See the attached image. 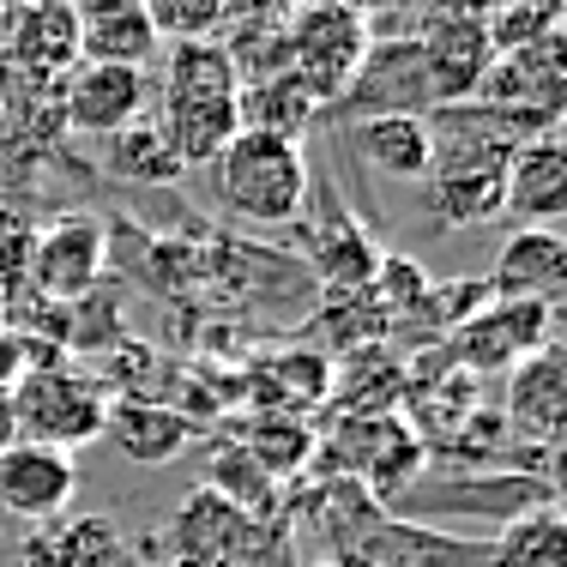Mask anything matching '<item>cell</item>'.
<instances>
[{
	"instance_id": "1",
	"label": "cell",
	"mask_w": 567,
	"mask_h": 567,
	"mask_svg": "<svg viewBox=\"0 0 567 567\" xmlns=\"http://www.w3.org/2000/svg\"><path fill=\"white\" fill-rule=\"evenodd\" d=\"M152 115L164 121L175 157L187 169L194 164H212L229 140H236L241 115V73L229 61L224 43H175L164 55V79L152 85Z\"/></svg>"
},
{
	"instance_id": "2",
	"label": "cell",
	"mask_w": 567,
	"mask_h": 567,
	"mask_svg": "<svg viewBox=\"0 0 567 567\" xmlns=\"http://www.w3.org/2000/svg\"><path fill=\"white\" fill-rule=\"evenodd\" d=\"M212 194L236 224L254 229H290L302 218V199H308V157L296 140H278V133L260 127H236V140L212 157Z\"/></svg>"
},
{
	"instance_id": "3",
	"label": "cell",
	"mask_w": 567,
	"mask_h": 567,
	"mask_svg": "<svg viewBox=\"0 0 567 567\" xmlns=\"http://www.w3.org/2000/svg\"><path fill=\"white\" fill-rule=\"evenodd\" d=\"M284 49H290V73L320 103H344L374 43L357 0H296L284 19Z\"/></svg>"
},
{
	"instance_id": "4",
	"label": "cell",
	"mask_w": 567,
	"mask_h": 567,
	"mask_svg": "<svg viewBox=\"0 0 567 567\" xmlns=\"http://www.w3.org/2000/svg\"><path fill=\"white\" fill-rule=\"evenodd\" d=\"M12 411H19L24 441L79 453V447H91V441H103L110 399H103V386L85 381L79 369H43V374H24V381L12 386Z\"/></svg>"
},
{
	"instance_id": "5",
	"label": "cell",
	"mask_w": 567,
	"mask_h": 567,
	"mask_svg": "<svg viewBox=\"0 0 567 567\" xmlns=\"http://www.w3.org/2000/svg\"><path fill=\"white\" fill-rule=\"evenodd\" d=\"M290 229H302L308 254H315L320 272H327V290H362V284L374 278L381 248H374V236L362 229L357 212L344 206V194H339V182H332V175L308 182L302 218H296Z\"/></svg>"
},
{
	"instance_id": "6",
	"label": "cell",
	"mask_w": 567,
	"mask_h": 567,
	"mask_svg": "<svg viewBox=\"0 0 567 567\" xmlns=\"http://www.w3.org/2000/svg\"><path fill=\"white\" fill-rule=\"evenodd\" d=\"M447 362L465 369L471 381L477 374H507L513 362H525L532 350H544L556 339V308L537 302H489L483 315H471L465 327L447 332Z\"/></svg>"
},
{
	"instance_id": "7",
	"label": "cell",
	"mask_w": 567,
	"mask_h": 567,
	"mask_svg": "<svg viewBox=\"0 0 567 567\" xmlns=\"http://www.w3.org/2000/svg\"><path fill=\"white\" fill-rule=\"evenodd\" d=\"M145 110H152V73H140V66L79 61L73 73L61 79V115H66V127L85 133V140H115V133L133 127Z\"/></svg>"
},
{
	"instance_id": "8",
	"label": "cell",
	"mask_w": 567,
	"mask_h": 567,
	"mask_svg": "<svg viewBox=\"0 0 567 567\" xmlns=\"http://www.w3.org/2000/svg\"><path fill=\"white\" fill-rule=\"evenodd\" d=\"M549 502H556V489H549L544 471H483V477H453V483H435V489L416 483V495H404L393 507L399 513H483V519L507 525Z\"/></svg>"
},
{
	"instance_id": "9",
	"label": "cell",
	"mask_w": 567,
	"mask_h": 567,
	"mask_svg": "<svg viewBox=\"0 0 567 567\" xmlns=\"http://www.w3.org/2000/svg\"><path fill=\"white\" fill-rule=\"evenodd\" d=\"M103 260H110V236H103L97 218L73 212V218H55L43 236L31 241V284L43 290V302H79L91 296V284L103 278Z\"/></svg>"
},
{
	"instance_id": "10",
	"label": "cell",
	"mask_w": 567,
	"mask_h": 567,
	"mask_svg": "<svg viewBox=\"0 0 567 567\" xmlns=\"http://www.w3.org/2000/svg\"><path fill=\"white\" fill-rule=\"evenodd\" d=\"M79 495V458L43 441H19V447L0 453V513L12 519L49 525L73 507Z\"/></svg>"
},
{
	"instance_id": "11",
	"label": "cell",
	"mask_w": 567,
	"mask_h": 567,
	"mask_svg": "<svg viewBox=\"0 0 567 567\" xmlns=\"http://www.w3.org/2000/svg\"><path fill=\"white\" fill-rule=\"evenodd\" d=\"M169 544H175V556L236 567V561H248L254 549L266 544V519L229 507L224 495H212V489H194L182 502V513L169 519Z\"/></svg>"
},
{
	"instance_id": "12",
	"label": "cell",
	"mask_w": 567,
	"mask_h": 567,
	"mask_svg": "<svg viewBox=\"0 0 567 567\" xmlns=\"http://www.w3.org/2000/svg\"><path fill=\"white\" fill-rule=\"evenodd\" d=\"M561 411H567L561 339H549L544 350H532L525 362H513V369H507L502 423H507V435L532 441V447H556V435H561Z\"/></svg>"
},
{
	"instance_id": "13",
	"label": "cell",
	"mask_w": 567,
	"mask_h": 567,
	"mask_svg": "<svg viewBox=\"0 0 567 567\" xmlns=\"http://www.w3.org/2000/svg\"><path fill=\"white\" fill-rule=\"evenodd\" d=\"M502 212L519 218V229H556L567 212V152L556 133L513 145L502 175Z\"/></svg>"
},
{
	"instance_id": "14",
	"label": "cell",
	"mask_w": 567,
	"mask_h": 567,
	"mask_svg": "<svg viewBox=\"0 0 567 567\" xmlns=\"http://www.w3.org/2000/svg\"><path fill=\"white\" fill-rule=\"evenodd\" d=\"M495 302H537V308H561L567 296V241L561 229H513L495 254L489 272Z\"/></svg>"
},
{
	"instance_id": "15",
	"label": "cell",
	"mask_w": 567,
	"mask_h": 567,
	"mask_svg": "<svg viewBox=\"0 0 567 567\" xmlns=\"http://www.w3.org/2000/svg\"><path fill=\"white\" fill-rule=\"evenodd\" d=\"M344 145L362 157V169L381 175L393 187L429 182L435 169V133H429V115H362L350 121Z\"/></svg>"
},
{
	"instance_id": "16",
	"label": "cell",
	"mask_w": 567,
	"mask_h": 567,
	"mask_svg": "<svg viewBox=\"0 0 567 567\" xmlns=\"http://www.w3.org/2000/svg\"><path fill=\"white\" fill-rule=\"evenodd\" d=\"M416 49H423V85H429V103H435V110L477 97L483 73H489V61H495L483 19H441Z\"/></svg>"
},
{
	"instance_id": "17",
	"label": "cell",
	"mask_w": 567,
	"mask_h": 567,
	"mask_svg": "<svg viewBox=\"0 0 567 567\" xmlns=\"http://www.w3.org/2000/svg\"><path fill=\"white\" fill-rule=\"evenodd\" d=\"M73 12H79V61L152 73V61L164 43H157V31H152L140 0H79Z\"/></svg>"
},
{
	"instance_id": "18",
	"label": "cell",
	"mask_w": 567,
	"mask_h": 567,
	"mask_svg": "<svg viewBox=\"0 0 567 567\" xmlns=\"http://www.w3.org/2000/svg\"><path fill=\"white\" fill-rule=\"evenodd\" d=\"M103 435L133 465H175V458L194 447L199 423L187 411H175V404H157V399H121L103 416Z\"/></svg>"
},
{
	"instance_id": "19",
	"label": "cell",
	"mask_w": 567,
	"mask_h": 567,
	"mask_svg": "<svg viewBox=\"0 0 567 567\" xmlns=\"http://www.w3.org/2000/svg\"><path fill=\"white\" fill-rule=\"evenodd\" d=\"M19 561L24 567H133V549L103 513H79V519L37 525L19 544Z\"/></svg>"
},
{
	"instance_id": "20",
	"label": "cell",
	"mask_w": 567,
	"mask_h": 567,
	"mask_svg": "<svg viewBox=\"0 0 567 567\" xmlns=\"http://www.w3.org/2000/svg\"><path fill=\"white\" fill-rule=\"evenodd\" d=\"M7 55L31 73L66 79L79 66V12L73 0H31L7 19Z\"/></svg>"
},
{
	"instance_id": "21",
	"label": "cell",
	"mask_w": 567,
	"mask_h": 567,
	"mask_svg": "<svg viewBox=\"0 0 567 567\" xmlns=\"http://www.w3.org/2000/svg\"><path fill=\"white\" fill-rule=\"evenodd\" d=\"M320 110H327V103H320L290 66H284V73H266V79H248V85H241V103H236L241 127L278 133V140H296V145H302V133L320 121Z\"/></svg>"
},
{
	"instance_id": "22",
	"label": "cell",
	"mask_w": 567,
	"mask_h": 567,
	"mask_svg": "<svg viewBox=\"0 0 567 567\" xmlns=\"http://www.w3.org/2000/svg\"><path fill=\"white\" fill-rule=\"evenodd\" d=\"M103 169H110L115 182H133V187H169V182H182V175H187V164L175 157L169 133H164V121H157L152 110L110 140Z\"/></svg>"
},
{
	"instance_id": "23",
	"label": "cell",
	"mask_w": 567,
	"mask_h": 567,
	"mask_svg": "<svg viewBox=\"0 0 567 567\" xmlns=\"http://www.w3.org/2000/svg\"><path fill=\"white\" fill-rule=\"evenodd\" d=\"M254 386V404L260 411H278V416H302L308 404H327L332 393V362L315 357V350H284L278 362L248 374Z\"/></svg>"
},
{
	"instance_id": "24",
	"label": "cell",
	"mask_w": 567,
	"mask_h": 567,
	"mask_svg": "<svg viewBox=\"0 0 567 567\" xmlns=\"http://www.w3.org/2000/svg\"><path fill=\"white\" fill-rule=\"evenodd\" d=\"M236 447L248 453V458H254V465H260L272 483H284V477H302V471L315 465L320 441H315V429H308L302 416L260 411L248 429H241V441H236Z\"/></svg>"
},
{
	"instance_id": "25",
	"label": "cell",
	"mask_w": 567,
	"mask_h": 567,
	"mask_svg": "<svg viewBox=\"0 0 567 567\" xmlns=\"http://www.w3.org/2000/svg\"><path fill=\"white\" fill-rule=\"evenodd\" d=\"M404 381L411 374L399 369L386 350H374V344H362L357 350V362H350L344 374H332V404H339L344 416H386V411H399V399H404Z\"/></svg>"
},
{
	"instance_id": "26",
	"label": "cell",
	"mask_w": 567,
	"mask_h": 567,
	"mask_svg": "<svg viewBox=\"0 0 567 567\" xmlns=\"http://www.w3.org/2000/svg\"><path fill=\"white\" fill-rule=\"evenodd\" d=\"M489 567H567V519L561 507H532L519 519L502 525V537L489 544Z\"/></svg>"
},
{
	"instance_id": "27",
	"label": "cell",
	"mask_w": 567,
	"mask_h": 567,
	"mask_svg": "<svg viewBox=\"0 0 567 567\" xmlns=\"http://www.w3.org/2000/svg\"><path fill=\"white\" fill-rule=\"evenodd\" d=\"M199 489H212V495H224L229 507H241V513H254V519H266V513L278 507V483L266 477L260 465H254L248 453L236 447V441H218V453H212V465H206V483Z\"/></svg>"
},
{
	"instance_id": "28",
	"label": "cell",
	"mask_w": 567,
	"mask_h": 567,
	"mask_svg": "<svg viewBox=\"0 0 567 567\" xmlns=\"http://www.w3.org/2000/svg\"><path fill=\"white\" fill-rule=\"evenodd\" d=\"M152 19L157 43H218L224 31V0H140Z\"/></svg>"
},
{
	"instance_id": "29",
	"label": "cell",
	"mask_w": 567,
	"mask_h": 567,
	"mask_svg": "<svg viewBox=\"0 0 567 567\" xmlns=\"http://www.w3.org/2000/svg\"><path fill=\"white\" fill-rule=\"evenodd\" d=\"M369 302L381 308V315H423L429 302V272L416 260H404V254H381L374 260V278H369Z\"/></svg>"
},
{
	"instance_id": "30",
	"label": "cell",
	"mask_w": 567,
	"mask_h": 567,
	"mask_svg": "<svg viewBox=\"0 0 567 567\" xmlns=\"http://www.w3.org/2000/svg\"><path fill=\"white\" fill-rule=\"evenodd\" d=\"M489 302H495L489 278H447V284H429L423 315H429V327H435V332H453V327H465L471 315H483Z\"/></svg>"
},
{
	"instance_id": "31",
	"label": "cell",
	"mask_w": 567,
	"mask_h": 567,
	"mask_svg": "<svg viewBox=\"0 0 567 567\" xmlns=\"http://www.w3.org/2000/svg\"><path fill=\"white\" fill-rule=\"evenodd\" d=\"M19 381H24V332L0 320V393H12Z\"/></svg>"
},
{
	"instance_id": "32",
	"label": "cell",
	"mask_w": 567,
	"mask_h": 567,
	"mask_svg": "<svg viewBox=\"0 0 567 567\" xmlns=\"http://www.w3.org/2000/svg\"><path fill=\"white\" fill-rule=\"evenodd\" d=\"M19 411H12V393H0V453H7V447H19Z\"/></svg>"
},
{
	"instance_id": "33",
	"label": "cell",
	"mask_w": 567,
	"mask_h": 567,
	"mask_svg": "<svg viewBox=\"0 0 567 567\" xmlns=\"http://www.w3.org/2000/svg\"><path fill=\"white\" fill-rule=\"evenodd\" d=\"M169 567H224V561H194V556H175Z\"/></svg>"
},
{
	"instance_id": "34",
	"label": "cell",
	"mask_w": 567,
	"mask_h": 567,
	"mask_svg": "<svg viewBox=\"0 0 567 567\" xmlns=\"http://www.w3.org/2000/svg\"><path fill=\"white\" fill-rule=\"evenodd\" d=\"M7 302H12V296H7V278H0V315H7Z\"/></svg>"
},
{
	"instance_id": "35",
	"label": "cell",
	"mask_w": 567,
	"mask_h": 567,
	"mask_svg": "<svg viewBox=\"0 0 567 567\" xmlns=\"http://www.w3.org/2000/svg\"><path fill=\"white\" fill-rule=\"evenodd\" d=\"M315 567H339V561H315Z\"/></svg>"
},
{
	"instance_id": "36",
	"label": "cell",
	"mask_w": 567,
	"mask_h": 567,
	"mask_svg": "<svg viewBox=\"0 0 567 567\" xmlns=\"http://www.w3.org/2000/svg\"><path fill=\"white\" fill-rule=\"evenodd\" d=\"M73 7H79V0H73Z\"/></svg>"
}]
</instances>
